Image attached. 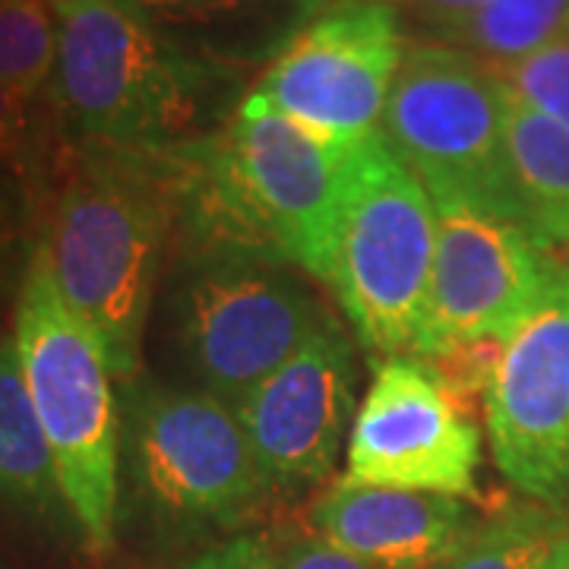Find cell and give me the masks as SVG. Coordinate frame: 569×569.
Masks as SVG:
<instances>
[{
    "label": "cell",
    "instance_id": "cell-1",
    "mask_svg": "<svg viewBox=\"0 0 569 569\" xmlns=\"http://www.w3.org/2000/svg\"><path fill=\"white\" fill-rule=\"evenodd\" d=\"M348 149L250 89L216 137L168 149L174 244L187 260H253L326 282Z\"/></svg>",
    "mask_w": 569,
    "mask_h": 569
},
{
    "label": "cell",
    "instance_id": "cell-2",
    "mask_svg": "<svg viewBox=\"0 0 569 569\" xmlns=\"http://www.w3.org/2000/svg\"><path fill=\"white\" fill-rule=\"evenodd\" d=\"M54 174L36 241L63 301L96 329L118 387L133 383L159 272L178 238L168 149L77 146Z\"/></svg>",
    "mask_w": 569,
    "mask_h": 569
},
{
    "label": "cell",
    "instance_id": "cell-3",
    "mask_svg": "<svg viewBox=\"0 0 569 569\" xmlns=\"http://www.w3.org/2000/svg\"><path fill=\"white\" fill-rule=\"evenodd\" d=\"M51 96L80 146L164 152L228 127L241 73L197 61L130 0H61Z\"/></svg>",
    "mask_w": 569,
    "mask_h": 569
},
{
    "label": "cell",
    "instance_id": "cell-4",
    "mask_svg": "<svg viewBox=\"0 0 569 569\" xmlns=\"http://www.w3.org/2000/svg\"><path fill=\"white\" fill-rule=\"evenodd\" d=\"M13 342L82 548L108 560L121 519V396L96 329L73 313L32 241L13 305Z\"/></svg>",
    "mask_w": 569,
    "mask_h": 569
},
{
    "label": "cell",
    "instance_id": "cell-5",
    "mask_svg": "<svg viewBox=\"0 0 569 569\" xmlns=\"http://www.w3.org/2000/svg\"><path fill=\"white\" fill-rule=\"evenodd\" d=\"M437 209L427 187L373 133L351 146L326 284L373 358L415 355L430 295Z\"/></svg>",
    "mask_w": 569,
    "mask_h": 569
},
{
    "label": "cell",
    "instance_id": "cell-6",
    "mask_svg": "<svg viewBox=\"0 0 569 569\" xmlns=\"http://www.w3.org/2000/svg\"><path fill=\"white\" fill-rule=\"evenodd\" d=\"M121 396V490L159 531L231 529L269 497L234 408L137 377Z\"/></svg>",
    "mask_w": 569,
    "mask_h": 569
},
{
    "label": "cell",
    "instance_id": "cell-7",
    "mask_svg": "<svg viewBox=\"0 0 569 569\" xmlns=\"http://www.w3.org/2000/svg\"><path fill=\"white\" fill-rule=\"evenodd\" d=\"M503 82L452 44H408L380 133L430 200H471L519 219L507 159ZM522 222V219H519Z\"/></svg>",
    "mask_w": 569,
    "mask_h": 569
},
{
    "label": "cell",
    "instance_id": "cell-8",
    "mask_svg": "<svg viewBox=\"0 0 569 569\" xmlns=\"http://www.w3.org/2000/svg\"><path fill=\"white\" fill-rule=\"evenodd\" d=\"M320 301L284 266L187 260L174 298L183 361L206 392L238 408L329 323Z\"/></svg>",
    "mask_w": 569,
    "mask_h": 569
},
{
    "label": "cell",
    "instance_id": "cell-9",
    "mask_svg": "<svg viewBox=\"0 0 569 569\" xmlns=\"http://www.w3.org/2000/svg\"><path fill=\"white\" fill-rule=\"evenodd\" d=\"M437 250L415 358L509 339L545 301L563 260L526 224L471 200H433Z\"/></svg>",
    "mask_w": 569,
    "mask_h": 569
},
{
    "label": "cell",
    "instance_id": "cell-10",
    "mask_svg": "<svg viewBox=\"0 0 569 569\" xmlns=\"http://www.w3.org/2000/svg\"><path fill=\"white\" fill-rule=\"evenodd\" d=\"M406 51L392 0H329L253 89L310 133L348 149L380 133Z\"/></svg>",
    "mask_w": 569,
    "mask_h": 569
},
{
    "label": "cell",
    "instance_id": "cell-11",
    "mask_svg": "<svg viewBox=\"0 0 569 569\" xmlns=\"http://www.w3.org/2000/svg\"><path fill=\"white\" fill-rule=\"evenodd\" d=\"M485 418L490 456L509 485L538 507L569 509V260L507 339Z\"/></svg>",
    "mask_w": 569,
    "mask_h": 569
},
{
    "label": "cell",
    "instance_id": "cell-12",
    "mask_svg": "<svg viewBox=\"0 0 569 569\" xmlns=\"http://www.w3.org/2000/svg\"><path fill=\"white\" fill-rule=\"evenodd\" d=\"M346 459V478L361 485L481 500V430L415 355L377 367L348 433Z\"/></svg>",
    "mask_w": 569,
    "mask_h": 569
},
{
    "label": "cell",
    "instance_id": "cell-13",
    "mask_svg": "<svg viewBox=\"0 0 569 569\" xmlns=\"http://www.w3.org/2000/svg\"><path fill=\"white\" fill-rule=\"evenodd\" d=\"M269 493L320 485L358 415L355 342L336 320L234 408Z\"/></svg>",
    "mask_w": 569,
    "mask_h": 569
},
{
    "label": "cell",
    "instance_id": "cell-14",
    "mask_svg": "<svg viewBox=\"0 0 569 569\" xmlns=\"http://www.w3.org/2000/svg\"><path fill=\"white\" fill-rule=\"evenodd\" d=\"M481 519L468 500L339 478L313 500L310 529L377 569H437Z\"/></svg>",
    "mask_w": 569,
    "mask_h": 569
},
{
    "label": "cell",
    "instance_id": "cell-15",
    "mask_svg": "<svg viewBox=\"0 0 569 569\" xmlns=\"http://www.w3.org/2000/svg\"><path fill=\"white\" fill-rule=\"evenodd\" d=\"M168 44L234 73L269 67L329 0H130Z\"/></svg>",
    "mask_w": 569,
    "mask_h": 569
},
{
    "label": "cell",
    "instance_id": "cell-16",
    "mask_svg": "<svg viewBox=\"0 0 569 569\" xmlns=\"http://www.w3.org/2000/svg\"><path fill=\"white\" fill-rule=\"evenodd\" d=\"M0 507L41 529H73L13 336H0Z\"/></svg>",
    "mask_w": 569,
    "mask_h": 569
},
{
    "label": "cell",
    "instance_id": "cell-17",
    "mask_svg": "<svg viewBox=\"0 0 569 569\" xmlns=\"http://www.w3.org/2000/svg\"><path fill=\"white\" fill-rule=\"evenodd\" d=\"M507 159L519 219L538 244L563 260L569 253V130L509 96Z\"/></svg>",
    "mask_w": 569,
    "mask_h": 569
},
{
    "label": "cell",
    "instance_id": "cell-18",
    "mask_svg": "<svg viewBox=\"0 0 569 569\" xmlns=\"http://www.w3.org/2000/svg\"><path fill=\"white\" fill-rule=\"evenodd\" d=\"M437 36L488 67H503L569 36V0H485Z\"/></svg>",
    "mask_w": 569,
    "mask_h": 569
},
{
    "label": "cell",
    "instance_id": "cell-19",
    "mask_svg": "<svg viewBox=\"0 0 569 569\" xmlns=\"http://www.w3.org/2000/svg\"><path fill=\"white\" fill-rule=\"evenodd\" d=\"M563 529L560 512L545 507H507L481 519L437 569H538L553 535Z\"/></svg>",
    "mask_w": 569,
    "mask_h": 569
},
{
    "label": "cell",
    "instance_id": "cell-20",
    "mask_svg": "<svg viewBox=\"0 0 569 569\" xmlns=\"http://www.w3.org/2000/svg\"><path fill=\"white\" fill-rule=\"evenodd\" d=\"M58 17L44 0H0V82L36 102L54 80Z\"/></svg>",
    "mask_w": 569,
    "mask_h": 569
},
{
    "label": "cell",
    "instance_id": "cell-21",
    "mask_svg": "<svg viewBox=\"0 0 569 569\" xmlns=\"http://www.w3.org/2000/svg\"><path fill=\"white\" fill-rule=\"evenodd\" d=\"M516 102L548 114L569 130V36L503 67H490Z\"/></svg>",
    "mask_w": 569,
    "mask_h": 569
},
{
    "label": "cell",
    "instance_id": "cell-22",
    "mask_svg": "<svg viewBox=\"0 0 569 569\" xmlns=\"http://www.w3.org/2000/svg\"><path fill=\"white\" fill-rule=\"evenodd\" d=\"M503 346H507V339H481V342L447 348V351H440L433 358H421V361L433 370L440 387L459 402V408L471 415L481 399L488 402L490 383L497 377Z\"/></svg>",
    "mask_w": 569,
    "mask_h": 569
},
{
    "label": "cell",
    "instance_id": "cell-23",
    "mask_svg": "<svg viewBox=\"0 0 569 569\" xmlns=\"http://www.w3.org/2000/svg\"><path fill=\"white\" fill-rule=\"evenodd\" d=\"M0 164L26 187H44V162L32 137L29 102L0 82Z\"/></svg>",
    "mask_w": 569,
    "mask_h": 569
},
{
    "label": "cell",
    "instance_id": "cell-24",
    "mask_svg": "<svg viewBox=\"0 0 569 569\" xmlns=\"http://www.w3.org/2000/svg\"><path fill=\"white\" fill-rule=\"evenodd\" d=\"M263 569H377L348 550L329 545L317 531L295 535L282 545L263 541Z\"/></svg>",
    "mask_w": 569,
    "mask_h": 569
},
{
    "label": "cell",
    "instance_id": "cell-25",
    "mask_svg": "<svg viewBox=\"0 0 569 569\" xmlns=\"http://www.w3.org/2000/svg\"><path fill=\"white\" fill-rule=\"evenodd\" d=\"M183 569H263V541L257 538H234L219 548L206 550L190 567Z\"/></svg>",
    "mask_w": 569,
    "mask_h": 569
},
{
    "label": "cell",
    "instance_id": "cell-26",
    "mask_svg": "<svg viewBox=\"0 0 569 569\" xmlns=\"http://www.w3.org/2000/svg\"><path fill=\"white\" fill-rule=\"evenodd\" d=\"M402 3L418 20H425L433 32H440V29H447L456 20L475 13L485 0H402Z\"/></svg>",
    "mask_w": 569,
    "mask_h": 569
},
{
    "label": "cell",
    "instance_id": "cell-27",
    "mask_svg": "<svg viewBox=\"0 0 569 569\" xmlns=\"http://www.w3.org/2000/svg\"><path fill=\"white\" fill-rule=\"evenodd\" d=\"M13 247H17V206H13L10 183L0 178V295H3V282H7Z\"/></svg>",
    "mask_w": 569,
    "mask_h": 569
},
{
    "label": "cell",
    "instance_id": "cell-28",
    "mask_svg": "<svg viewBox=\"0 0 569 569\" xmlns=\"http://www.w3.org/2000/svg\"><path fill=\"white\" fill-rule=\"evenodd\" d=\"M538 569H569V522H563V529L553 535Z\"/></svg>",
    "mask_w": 569,
    "mask_h": 569
},
{
    "label": "cell",
    "instance_id": "cell-29",
    "mask_svg": "<svg viewBox=\"0 0 569 569\" xmlns=\"http://www.w3.org/2000/svg\"><path fill=\"white\" fill-rule=\"evenodd\" d=\"M44 3H51V7H54V3H61V0H44Z\"/></svg>",
    "mask_w": 569,
    "mask_h": 569
}]
</instances>
